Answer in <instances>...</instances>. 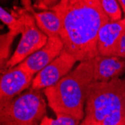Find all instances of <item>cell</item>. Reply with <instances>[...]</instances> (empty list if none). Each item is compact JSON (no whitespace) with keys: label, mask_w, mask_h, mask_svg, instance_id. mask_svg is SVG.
Masks as SVG:
<instances>
[{"label":"cell","mask_w":125,"mask_h":125,"mask_svg":"<svg viewBox=\"0 0 125 125\" xmlns=\"http://www.w3.org/2000/svg\"><path fill=\"white\" fill-rule=\"evenodd\" d=\"M51 10L60 19L59 37L65 50L79 62L99 55V31L110 21L100 0H61Z\"/></svg>","instance_id":"1"},{"label":"cell","mask_w":125,"mask_h":125,"mask_svg":"<svg viewBox=\"0 0 125 125\" xmlns=\"http://www.w3.org/2000/svg\"><path fill=\"white\" fill-rule=\"evenodd\" d=\"M95 70V58L80 62L57 83L43 90L55 115H71L80 121L83 119L88 91L96 81Z\"/></svg>","instance_id":"2"},{"label":"cell","mask_w":125,"mask_h":125,"mask_svg":"<svg viewBox=\"0 0 125 125\" xmlns=\"http://www.w3.org/2000/svg\"><path fill=\"white\" fill-rule=\"evenodd\" d=\"M80 125H125V79L91 84Z\"/></svg>","instance_id":"3"},{"label":"cell","mask_w":125,"mask_h":125,"mask_svg":"<svg viewBox=\"0 0 125 125\" xmlns=\"http://www.w3.org/2000/svg\"><path fill=\"white\" fill-rule=\"evenodd\" d=\"M46 114L43 93L30 88L0 108V125H40Z\"/></svg>","instance_id":"4"},{"label":"cell","mask_w":125,"mask_h":125,"mask_svg":"<svg viewBox=\"0 0 125 125\" xmlns=\"http://www.w3.org/2000/svg\"><path fill=\"white\" fill-rule=\"evenodd\" d=\"M13 14L22 20L24 28L18 46L3 69L4 71L21 63L43 47L48 40L47 35L38 27L34 16L24 8H17L16 11H13Z\"/></svg>","instance_id":"5"},{"label":"cell","mask_w":125,"mask_h":125,"mask_svg":"<svg viewBox=\"0 0 125 125\" xmlns=\"http://www.w3.org/2000/svg\"><path fill=\"white\" fill-rule=\"evenodd\" d=\"M76 62L78 61L74 56L64 49L57 58L35 76L31 88L43 90L54 85L71 71Z\"/></svg>","instance_id":"6"},{"label":"cell","mask_w":125,"mask_h":125,"mask_svg":"<svg viewBox=\"0 0 125 125\" xmlns=\"http://www.w3.org/2000/svg\"><path fill=\"white\" fill-rule=\"evenodd\" d=\"M34 77L35 75L20 64L4 71L0 81V108L14 99L22 91L31 87Z\"/></svg>","instance_id":"7"},{"label":"cell","mask_w":125,"mask_h":125,"mask_svg":"<svg viewBox=\"0 0 125 125\" xmlns=\"http://www.w3.org/2000/svg\"><path fill=\"white\" fill-rule=\"evenodd\" d=\"M64 47L59 36L48 37L43 47L34 52L19 64L28 72L36 75L62 52Z\"/></svg>","instance_id":"8"},{"label":"cell","mask_w":125,"mask_h":125,"mask_svg":"<svg viewBox=\"0 0 125 125\" xmlns=\"http://www.w3.org/2000/svg\"><path fill=\"white\" fill-rule=\"evenodd\" d=\"M125 33V17L118 21H109L99 31L97 50L99 55L112 56L113 50Z\"/></svg>","instance_id":"9"},{"label":"cell","mask_w":125,"mask_h":125,"mask_svg":"<svg viewBox=\"0 0 125 125\" xmlns=\"http://www.w3.org/2000/svg\"><path fill=\"white\" fill-rule=\"evenodd\" d=\"M96 59V81L106 82L119 78L125 72L124 59L115 56L98 55Z\"/></svg>","instance_id":"10"},{"label":"cell","mask_w":125,"mask_h":125,"mask_svg":"<svg viewBox=\"0 0 125 125\" xmlns=\"http://www.w3.org/2000/svg\"><path fill=\"white\" fill-rule=\"evenodd\" d=\"M38 27L47 35V37L59 36L61 32V21L53 10L36 12L33 15Z\"/></svg>","instance_id":"11"},{"label":"cell","mask_w":125,"mask_h":125,"mask_svg":"<svg viewBox=\"0 0 125 125\" xmlns=\"http://www.w3.org/2000/svg\"><path fill=\"white\" fill-rule=\"evenodd\" d=\"M19 35L17 32L9 31L6 34H2L0 37V66L2 71L10 59V47L15 37Z\"/></svg>","instance_id":"12"},{"label":"cell","mask_w":125,"mask_h":125,"mask_svg":"<svg viewBox=\"0 0 125 125\" xmlns=\"http://www.w3.org/2000/svg\"><path fill=\"white\" fill-rule=\"evenodd\" d=\"M0 18L8 27L9 31H13L17 32L18 34H21L22 32V30L24 28L23 22L13 13L12 14H9L4 8H1V9H0Z\"/></svg>","instance_id":"13"},{"label":"cell","mask_w":125,"mask_h":125,"mask_svg":"<svg viewBox=\"0 0 125 125\" xmlns=\"http://www.w3.org/2000/svg\"><path fill=\"white\" fill-rule=\"evenodd\" d=\"M101 5L110 21L115 22L121 20V8L117 0H100Z\"/></svg>","instance_id":"14"},{"label":"cell","mask_w":125,"mask_h":125,"mask_svg":"<svg viewBox=\"0 0 125 125\" xmlns=\"http://www.w3.org/2000/svg\"><path fill=\"white\" fill-rule=\"evenodd\" d=\"M80 121L76 118L67 115H56L55 119L50 118L45 116L40 125H80Z\"/></svg>","instance_id":"15"},{"label":"cell","mask_w":125,"mask_h":125,"mask_svg":"<svg viewBox=\"0 0 125 125\" xmlns=\"http://www.w3.org/2000/svg\"><path fill=\"white\" fill-rule=\"evenodd\" d=\"M112 56L120 57L125 59V33L121 36L115 47L113 50Z\"/></svg>","instance_id":"16"},{"label":"cell","mask_w":125,"mask_h":125,"mask_svg":"<svg viewBox=\"0 0 125 125\" xmlns=\"http://www.w3.org/2000/svg\"><path fill=\"white\" fill-rule=\"evenodd\" d=\"M61 0H35V6L38 9L42 10H52L53 7H55Z\"/></svg>","instance_id":"17"},{"label":"cell","mask_w":125,"mask_h":125,"mask_svg":"<svg viewBox=\"0 0 125 125\" xmlns=\"http://www.w3.org/2000/svg\"><path fill=\"white\" fill-rule=\"evenodd\" d=\"M21 2L22 5H23V8L26 10H27L29 13H30L32 15L36 13V11L34 9V7L32 6L31 0H21Z\"/></svg>","instance_id":"18"},{"label":"cell","mask_w":125,"mask_h":125,"mask_svg":"<svg viewBox=\"0 0 125 125\" xmlns=\"http://www.w3.org/2000/svg\"><path fill=\"white\" fill-rule=\"evenodd\" d=\"M122 10L124 11V17H125V0H117Z\"/></svg>","instance_id":"19"}]
</instances>
